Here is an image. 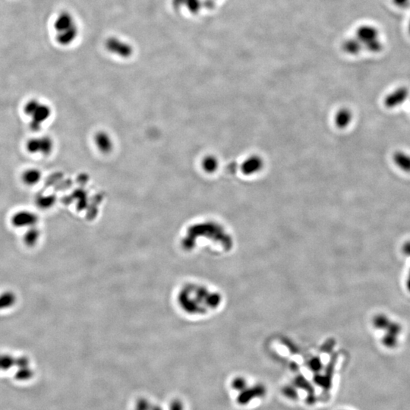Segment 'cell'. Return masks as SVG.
<instances>
[{
    "instance_id": "cell-15",
    "label": "cell",
    "mask_w": 410,
    "mask_h": 410,
    "mask_svg": "<svg viewBox=\"0 0 410 410\" xmlns=\"http://www.w3.org/2000/svg\"><path fill=\"white\" fill-rule=\"evenodd\" d=\"M16 365V359L10 355H0V371H7Z\"/></svg>"
},
{
    "instance_id": "cell-5",
    "label": "cell",
    "mask_w": 410,
    "mask_h": 410,
    "mask_svg": "<svg viewBox=\"0 0 410 410\" xmlns=\"http://www.w3.org/2000/svg\"><path fill=\"white\" fill-rule=\"evenodd\" d=\"M267 394V388L262 384H256L250 387H245L243 390L239 392L236 397V402L240 405H246L256 399L264 397Z\"/></svg>"
},
{
    "instance_id": "cell-18",
    "label": "cell",
    "mask_w": 410,
    "mask_h": 410,
    "mask_svg": "<svg viewBox=\"0 0 410 410\" xmlns=\"http://www.w3.org/2000/svg\"><path fill=\"white\" fill-rule=\"evenodd\" d=\"M283 393L289 399H296L298 397V391L294 386L287 385L283 388Z\"/></svg>"
},
{
    "instance_id": "cell-9",
    "label": "cell",
    "mask_w": 410,
    "mask_h": 410,
    "mask_svg": "<svg viewBox=\"0 0 410 410\" xmlns=\"http://www.w3.org/2000/svg\"><path fill=\"white\" fill-rule=\"evenodd\" d=\"M392 158L398 168L405 173H410V155L402 151H396L393 153Z\"/></svg>"
},
{
    "instance_id": "cell-1",
    "label": "cell",
    "mask_w": 410,
    "mask_h": 410,
    "mask_svg": "<svg viewBox=\"0 0 410 410\" xmlns=\"http://www.w3.org/2000/svg\"><path fill=\"white\" fill-rule=\"evenodd\" d=\"M170 300L176 314L192 323L209 319L223 304V296L217 288L194 277L183 278L175 284Z\"/></svg>"
},
{
    "instance_id": "cell-17",
    "label": "cell",
    "mask_w": 410,
    "mask_h": 410,
    "mask_svg": "<svg viewBox=\"0 0 410 410\" xmlns=\"http://www.w3.org/2000/svg\"><path fill=\"white\" fill-rule=\"evenodd\" d=\"M231 387L236 391L240 392L243 390L245 387H248V383L245 378L242 377H236L232 380Z\"/></svg>"
},
{
    "instance_id": "cell-13",
    "label": "cell",
    "mask_w": 410,
    "mask_h": 410,
    "mask_svg": "<svg viewBox=\"0 0 410 410\" xmlns=\"http://www.w3.org/2000/svg\"><path fill=\"white\" fill-rule=\"evenodd\" d=\"M16 294L11 291L4 292L0 294V310H6L10 309L16 304Z\"/></svg>"
},
{
    "instance_id": "cell-21",
    "label": "cell",
    "mask_w": 410,
    "mask_h": 410,
    "mask_svg": "<svg viewBox=\"0 0 410 410\" xmlns=\"http://www.w3.org/2000/svg\"><path fill=\"white\" fill-rule=\"evenodd\" d=\"M170 410H185L184 403L180 399H174L170 404Z\"/></svg>"
},
{
    "instance_id": "cell-24",
    "label": "cell",
    "mask_w": 410,
    "mask_h": 410,
    "mask_svg": "<svg viewBox=\"0 0 410 410\" xmlns=\"http://www.w3.org/2000/svg\"><path fill=\"white\" fill-rule=\"evenodd\" d=\"M408 33H409V35H410V20H409V22H408Z\"/></svg>"
},
{
    "instance_id": "cell-19",
    "label": "cell",
    "mask_w": 410,
    "mask_h": 410,
    "mask_svg": "<svg viewBox=\"0 0 410 410\" xmlns=\"http://www.w3.org/2000/svg\"><path fill=\"white\" fill-rule=\"evenodd\" d=\"M151 405H152V402L149 399L145 397H140L136 401L134 409L149 410L150 409Z\"/></svg>"
},
{
    "instance_id": "cell-10",
    "label": "cell",
    "mask_w": 410,
    "mask_h": 410,
    "mask_svg": "<svg viewBox=\"0 0 410 410\" xmlns=\"http://www.w3.org/2000/svg\"><path fill=\"white\" fill-rule=\"evenodd\" d=\"M295 385L302 390H305L308 393L307 402L309 404L315 403L316 398L315 396V389L313 386L309 382V380L303 376H297L295 380Z\"/></svg>"
},
{
    "instance_id": "cell-6",
    "label": "cell",
    "mask_w": 410,
    "mask_h": 410,
    "mask_svg": "<svg viewBox=\"0 0 410 410\" xmlns=\"http://www.w3.org/2000/svg\"><path fill=\"white\" fill-rule=\"evenodd\" d=\"M409 97L410 93L408 87L400 86L386 96L384 104L388 109H394L403 104Z\"/></svg>"
},
{
    "instance_id": "cell-11",
    "label": "cell",
    "mask_w": 410,
    "mask_h": 410,
    "mask_svg": "<svg viewBox=\"0 0 410 410\" xmlns=\"http://www.w3.org/2000/svg\"><path fill=\"white\" fill-rule=\"evenodd\" d=\"M343 49L348 54L356 55L362 51L363 47L359 42V40L355 37V38L346 40L343 42Z\"/></svg>"
},
{
    "instance_id": "cell-7",
    "label": "cell",
    "mask_w": 410,
    "mask_h": 410,
    "mask_svg": "<svg viewBox=\"0 0 410 410\" xmlns=\"http://www.w3.org/2000/svg\"><path fill=\"white\" fill-rule=\"evenodd\" d=\"M38 217L35 212L22 210L18 211L12 217V224L18 228H29L36 226Z\"/></svg>"
},
{
    "instance_id": "cell-14",
    "label": "cell",
    "mask_w": 410,
    "mask_h": 410,
    "mask_svg": "<svg viewBox=\"0 0 410 410\" xmlns=\"http://www.w3.org/2000/svg\"><path fill=\"white\" fill-rule=\"evenodd\" d=\"M40 238V232L38 229L34 227H31L28 229V232L25 234V242L26 245L29 246H33L38 242V239Z\"/></svg>"
},
{
    "instance_id": "cell-25",
    "label": "cell",
    "mask_w": 410,
    "mask_h": 410,
    "mask_svg": "<svg viewBox=\"0 0 410 410\" xmlns=\"http://www.w3.org/2000/svg\"><path fill=\"white\" fill-rule=\"evenodd\" d=\"M134 410H136V409H134Z\"/></svg>"
},
{
    "instance_id": "cell-8",
    "label": "cell",
    "mask_w": 410,
    "mask_h": 410,
    "mask_svg": "<svg viewBox=\"0 0 410 410\" xmlns=\"http://www.w3.org/2000/svg\"><path fill=\"white\" fill-rule=\"evenodd\" d=\"M21 179L25 186H35L38 184L42 179V173L39 169L31 167L22 172Z\"/></svg>"
},
{
    "instance_id": "cell-20",
    "label": "cell",
    "mask_w": 410,
    "mask_h": 410,
    "mask_svg": "<svg viewBox=\"0 0 410 410\" xmlns=\"http://www.w3.org/2000/svg\"><path fill=\"white\" fill-rule=\"evenodd\" d=\"M309 367L314 372H319L322 369V362L319 358H313L309 362Z\"/></svg>"
},
{
    "instance_id": "cell-16",
    "label": "cell",
    "mask_w": 410,
    "mask_h": 410,
    "mask_svg": "<svg viewBox=\"0 0 410 410\" xmlns=\"http://www.w3.org/2000/svg\"><path fill=\"white\" fill-rule=\"evenodd\" d=\"M16 373V378L19 380H27L30 379L33 375V371L29 368V365L20 367Z\"/></svg>"
},
{
    "instance_id": "cell-23",
    "label": "cell",
    "mask_w": 410,
    "mask_h": 410,
    "mask_svg": "<svg viewBox=\"0 0 410 410\" xmlns=\"http://www.w3.org/2000/svg\"><path fill=\"white\" fill-rule=\"evenodd\" d=\"M149 410H164V409H163L162 407H161V405H158V404L152 403V405H151L150 409Z\"/></svg>"
},
{
    "instance_id": "cell-22",
    "label": "cell",
    "mask_w": 410,
    "mask_h": 410,
    "mask_svg": "<svg viewBox=\"0 0 410 410\" xmlns=\"http://www.w3.org/2000/svg\"><path fill=\"white\" fill-rule=\"evenodd\" d=\"M393 4L399 9H406L410 6V0H392Z\"/></svg>"
},
{
    "instance_id": "cell-4",
    "label": "cell",
    "mask_w": 410,
    "mask_h": 410,
    "mask_svg": "<svg viewBox=\"0 0 410 410\" xmlns=\"http://www.w3.org/2000/svg\"><path fill=\"white\" fill-rule=\"evenodd\" d=\"M25 149L31 155L50 156L54 150V142L50 136L34 137L28 139Z\"/></svg>"
},
{
    "instance_id": "cell-12",
    "label": "cell",
    "mask_w": 410,
    "mask_h": 410,
    "mask_svg": "<svg viewBox=\"0 0 410 410\" xmlns=\"http://www.w3.org/2000/svg\"><path fill=\"white\" fill-rule=\"evenodd\" d=\"M97 147L103 152H110L112 148V139L106 133H98L95 137Z\"/></svg>"
},
{
    "instance_id": "cell-2",
    "label": "cell",
    "mask_w": 410,
    "mask_h": 410,
    "mask_svg": "<svg viewBox=\"0 0 410 410\" xmlns=\"http://www.w3.org/2000/svg\"><path fill=\"white\" fill-rule=\"evenodd\" d=\"M24 113L30 122V126L35 131H38L48 122L52 114V109L49 104L38 99H30L24 105Z\"/></svg>"
},
{
    "instance_id": "cell-3",
    "label": "cell",
    "mask_w": 410,
    "mask_h": 410,
    "mask_svg": "<svg viewBox=\"0 0 410 410\" xmlns=\"http://www.w3.org/2000/svg\"><path fill=\"white\" fill-rule=\"evenodd\" d=\"M356 38L362 44L363 48L371 53H380L384 48L382 41L380 39L379 31L373 25H361L356 30Z\"/></svg>"
}]
</instances>
